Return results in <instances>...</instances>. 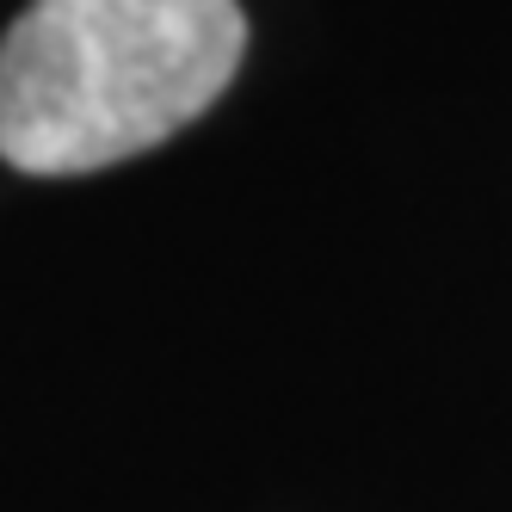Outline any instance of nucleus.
I'll list each match as a JSON object with an SVG mask.
<instances>
[{
    "instance_id": "f257e3e1",
    "label": "nucleus",
    "mask_w": 512,
    "mask_h": 512,
    "mask_svg": "<svg viewBox=\"0 0 512 512\" xmlns=\"http://www.w3.org/2000/svg\"><path fill=\"white\" fill-rule=\"evenodd\" d=\"M235 0H31L0 38V161L93 173L204 118L235 81Z\"/></svg>"
}]
</instances>
